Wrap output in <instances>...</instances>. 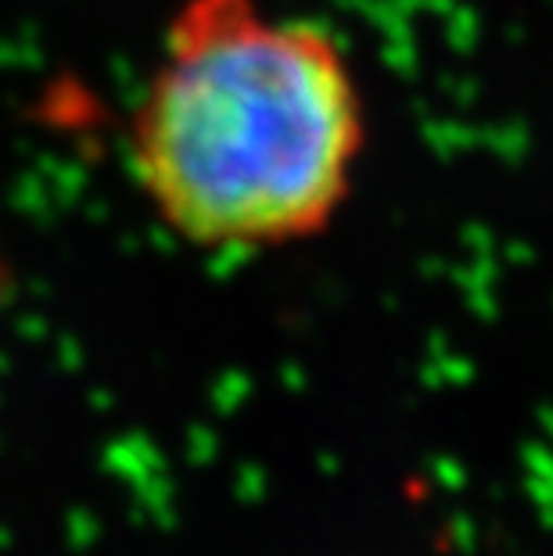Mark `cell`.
Wrapping results in <instances>:
<instances>
[{"label":"cell","instance_id":"6da1fadb","mask_svg":"<svg viewBox=\"0 0 553 556\" xmlns=\"http://www.w3.org/2000/svg\"><path fill=\"white\" fill-rule=\"evenodd\" d=\"M123 151L176 244L259 258L335 227L367 151V101L324 22L269 0H176Z\"/></svg>","mask_w":553,"mask_h":556}]
</instances>
